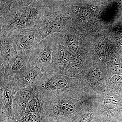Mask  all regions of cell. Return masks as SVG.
<instances>
[{"label":"cell","mask_w":122,"mask_h":122,"mask_svg":"<svg viewBox=\"0 0 122 122\" xmlns=\"http://www.w3.org/2000/svg\"><path fill=\"white\" fill-rule=\"evenodd\" d=\"M45 12L38 5L10 11L0 19V34L10 35L17 29L36 26L41 22Z\"/></svg>","instance_id":"1"},{"label":"cell","mask_w":122,"mask_h":122,"mask_svg":"<svg viewBox=\"0 0 122 122\" xmlns=\"http://www.w3.org/2000/svg\"><path fill=\"white\" fill-rule=\"evenodd\" d=\"M70 19L67 15L57 12H46L41 22L36 26L44 39L55 33L63 32L68 25Z\"/></svg>","instance_id":"2"},{"label":"cell","mask_w":122,"mask_h":122,"mask_svg":"<svg viewBox=\"0 0 122 122\" xmlns=\"http://www.w3.org/2000/svg\"><path fill=\"white\" fill-rule=\"evenodd\" d=\"M10 35L18 52L32 50L43 39L36 26L17 29Z\"/></svg>","instance_id":"3"},{"label":"cell","mask_w":122,"mask_h":122,"mask_svg":"<svg viewBox=\"0 0 122 122\" xmlns=\"http://www.w3.org/2000/svg\"><path fill=\"white\" fill-rule=\"evenodd\" d=\"M42 69L31 55L28 62L14 76L13 81L19 90L32 86L41 75Z\"/></svg>","instance_id":"4"},{"label":"cell","mask_w":122,"mask_h":122,"mask_svg":"<svg viewBox=\"0 0 122 122\" xmlns=\"http://www.w3.org/2000/svg\"><path fill=\"white\" fill-rule=\"evenodd\" d=\"M53 34L41 40L34 48L32 56L42 69L52 65Z\"/></svg>","instance_id":"5"},{"label":"cell","mask_w":122,"mask_h":122,"mask_svg":"<svg viewBox=\"0 0 122 122\" xmlns=\"http://www.w3.org/2000/svg\"><path fill=\"white\" fill-rule=\"evenodd\" d=\"M0 64L4 67L10 65L18 54L10 35L0 34Z\"/></svg>","instance_id":"6"},{"label":"cell","mask_w":122,"mask_h":122,"mask_svg":"<svg viewBox=\"0 0 122 122\" xmlns=\"http://www.w3.org/2000/svg\"><path fill=\"white\" fill-rule=\"evenodd\" d=\"M0 84L1 105L10 112L13 108L14 96L20 90L13 80Z\"/></svg>","instance_id":"7"},{"label":"cell","mask_w":122,"mask_h":122,"mask_svg":"<svg viewBox=\"0 0 122 122\" xmlns=\"http://www.w3.org/2000/svg\"><path fill=\"white\" fill-rule=\"evenodd\" d=\"M35 90L32 86L18 90L14 96L13 107L18 110H24L27 107L30 99Z\"/></svg>","instance_id":"8"},{"label":"cell","mask_w":122,"mask_h":122,"mask_svg":"<svg viewBox=\"0 0 122 122\" xmlns=\"http://www.w3.org/2000/svg\"><path fill=\"white\" fill-rule=\"evenodd\" d=\"M42 105L41 97L35 91L30 99L26 108L30 112L35 113L39 111Z\"/></svg>","instance_id":"9"},{"label":"cell","mask_w":122,"mask_h":122,"mask_svg":"<svg viewBox=\"0 0 122 122\" xmlns=\"http://www.w3.org/2000/svg\"><path fill=\"white\" fill-rule=\"evenodd\" d=\"M66 43L70 52L73 54H76L79 49V44L76 37L72 34L66 36Z\"/></svg>","instance_id":"10"},{"label":"cell","mask_w":122,"mask_h":122,"mask_svg":"<svg viewBox=\"0 0 122 122\" xmlns=\"http://www.w3.org/2000/svg\"><path fill=\"white\" fill-rule=\"evenodd\" d=\"M78 16L81 20H86L91 17V12L89 9L82 8L78 11Z\"/></svg>","instance_id":"11"},{"label":"cell","mask_w":122,"mask_h":122,"mask_svg":"<svg viewBox=\"0 0 122 122\" xmlns=\"http://www.w3.org/2000/svg\"><path fill=\"white\" fill-rule=\"evenodd\" d=\"M101 75L100 71L97 69H94L92 71L90 74L91 77L93 79H96L99 78Z\"/></svg>","instance_id":"12"},{"label":"cell","mask_w":122,"mask_h":122,"mask_svg":"<svg viewBox=\"0 0 122 122\" xmlns=\"http://www.w3.org/2000/svg\"><path fill=\"white\" fill-rule=\"evenodd\" d=\"M116 47L118 50L122 52V42H118L116 44Z\"/></svg>","instance_id":"13"},{"label":"cell","mask_w":122,"mask_h":122,"mask_svg":"<svg viewBox=\"0 0 122 122\" xmlns=\"http://www.w3.org/2000/svg\"><path fill=\"white\" fill-rule=\"evenodd\" d=\"M118 3L120 4H122V0H117Z\"/></svg>","instance_id":"14"}]
</instances>
